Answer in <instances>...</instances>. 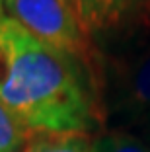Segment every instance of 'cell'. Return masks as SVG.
Masks as SVG:
<instances>
[{
    "mask_svg": "<svg viewBox=\"0 0 150 152\" xmlns=\"http://www.w3.org/2000/svg\"><path fill=\"white\" fill-rule=\"evenodd\" d=\"M86 72L12 18L0 22V103L31 134H88L97 103Z\"/></svg>",
    "mask_w": 150,
    "mask_h": 152,
    "instance_id": "6da1fadb",
    "label": "cell"
},
{
    "mask_svg": "<svg viewBox=\"0 0 150 152\" xmlns=\"http://www.w3.org/2000/svg\"><path fill=\"white\" fill-rule=\"evenodd\" d=\"M8 18L26 27L45 45L78 61L96 76V51L82 31L72 0H6Z\"/></svg>",
    "mask_w": 150,
    "mask_h": 152,
    "instance_id": "7a4b0ae2",
    "label": "cell"
},
{
    "mask_svg": "<svg viewBox=\"0 0 150 152\" xmlns=\"http://www.w3.org/2000/svg\"><path fill=\"white\" fill-rule=\"evenodd\" d=\"M72 4L82 31L90 39L150 23V0H72Z\"/></svg>",
    "mask_w": 150,
    "mask_h": 152,
    "instance_id": "3957f363",
    "label": "cell"
},
{
    "mask_svg": "<svg viewBox=\"0 0 150 152\" xmlns=\"http://www.w3.org/2000/svg\"><path fill=\"white\" fill-rule=\"evenodd\" d=\"M117 107L129 113L150 111V49L129 61L117 74Z\"/></svg>",
    "mask_w": 150,
    "mask_h": 152,
    "instance_id": "277c9868",
    "label": "cell"
},
{
    "mask_svg": "<svg viewBox=\"0 0 150 152\" xmlns=\"http://www.w3.org/2000/svg\"><path fill=\"white\" fill-rule=\"evenodd\" d=\"M22 152H92L88 134H31Z\"/></svg>",
    "mask_w": 150,
    "mask_h": 152,
    "instance_id": "5b68a950",
    "label": "cell"
},
{
    "mask_svg": "<svg viewBox=\"0 0 150 152\" xmlns=\"http://www.w3.org/2000/svg\"><path fill=\"white\" fill-rule=\"evenodd\" d=\"M31 133L6 105L0 103V152H22Z\"/></svg>",
    "mask_w": 150,
    "mask_h": 152,
    "instance_id": "8992f818",
    "label": "cell"
},
{
    "mask_svg": "<svg viewBox=\"0 0 150 152\" xmlns=\"http://www.w3.org/2000/svg\"><path fill=\"white\" fill-rule=\"evenodd\" d=\"M92 152H150V148L132 134L113 131L94 140Z\"/></svg>",
    "mask_w": 150,
    "mask_h": 152,
    "instance_id": "52a82bcc",
    "label": "cell"
},
{
    "mask_svg": "<svg viewBox=\"0 0 150 152\" xmlns=\"http://www.w3.org/2000/svg\"><path fill=\"white\" fill-rule=\"evenodd\" d=\"M4 2H6V0H0V22H2V20L6 18V16H4V12H6V8H4Z\"/></svg>",
    "mask_w": 150,
    "mask_h": 152,
    "instance_id": "ba28073f",
    "label": "cell"
}]
</instances>
